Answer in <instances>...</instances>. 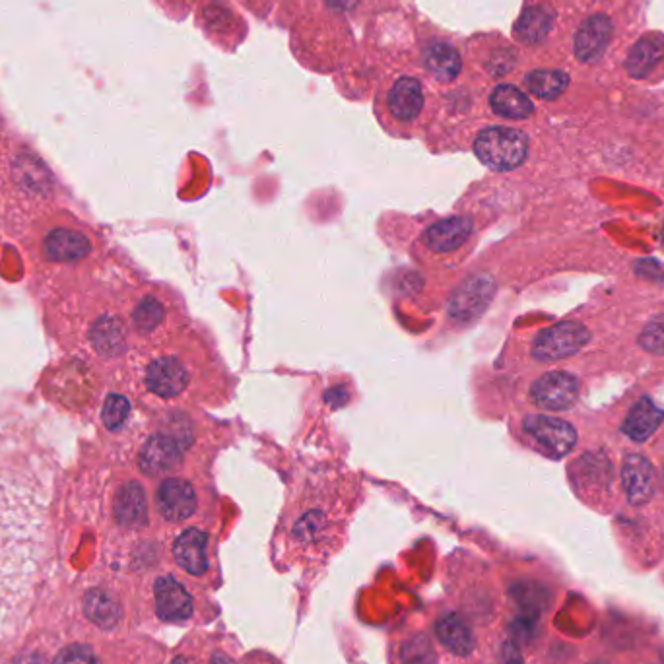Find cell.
I'll list each match as a JSON object with an SVG mask.
<instances>
[{"label": "cell", "mask_w": 664, "mask_h": 664, "mask_svg": "<svg viewBox=\"0 0 664 664\" xmlns=\"http://www.w3.org/2000/svg\"><path fill=\"white\" fill-rule=\"evenodd\" d=\"M45 501L34 484L0 468V641L24 616L43 556Z\"/></svg>", "instance_id": "obj_1"}, {"label": "cell", "mask_w": 664, "mask_h": 664, "mask_svg": "<svg viewBox=\"0 0 664 664\" xmlns=\"http://www.w3.org/2000/svg\"><path fill=\"white\" fill-rule=\"evenodd\" d=\"M474 152L486 166L509 171L527 160L529 138L517 129L490 127L476 136Z\"/></svg>", "instance_id": "obj_2"}, {"label": "cell", "mask_w": 664, "mask_h": 664, "mask_svg": "<svg viewBox=\"0 0 664 664\" xmlns=\"http://www.w3.org/2000/svg\"><path fill=\"white\" fill-rule=\"evenodd\" d=\"M589 338L591 332L577 321L558 323L536 336L532 344V356L542 362L564 360L577 354L589 342Z\"/></svg>", "instance_id": "obj_3"}, {"label": "cell", "mask_w": 664, "mask_h": 664, "mask_svg": "<svg viewBox=\"0 0 664 664\" xmlns=\"http://www.w3.org/2000/svg\"><path fill=\"white\" fill-rule=\"evenodd\" d=\"M523 428L531 435L532 441L552 459H562L577 443L575 428L560 418L534 414L525 418Z\"/></svg>", "instance_id": "obj_4"}, {"label": "cell", "mask_w": 664, "mask_h": 664, "mask_svg": "<svg viewBox=\"0 0 664 664\" xmlns=\"http://www.w3.org/2000/svg\"><path fill=\"white\" fill-rule=\"evenodd\" d=\"M531 397L544 410H565L579 397V381L567 371H550L532 385Z\"/></svg>", "instance_id": "obj_5"}, {"label": "cell", "mask_w": 664, "mask_h": 664, "mask_svg": "<svg viewBox=\"0 0 664 664\" xmlns=\"http://www.w3.org/2000/svg\"><path fill=\"white\" fill-rule=\"evenodd\" d=\"M158 509L167 521L179 523L197 511V492L183 478H167L158 490Z\"/></svg>", "instance_id": "obj_6"}, {"label": "cell", "mask_w": 664, "mask_h": 664, "mask_svg": "<svg viewBox=\"0 0 664 664\" xmlns=\"http://www.w3.org/2000/svg\"><path fill=\"white\" fill-rule=\"evenodd\" d=\"M156 608L158 616L166 622H183L193 616L195 604L189 591L173 577H162L156 581Z\"/></svg>", "instance_id": "obj_7"}, {"label": "cell", "mask_w": 664, "mask_h": 664, "mask_svg": "<svg viewBox=\"0 0 664 664\" xmlns=\"http://www.w3.org/2000/svg\"><path fill=\"white\" fill-rule=\"evenodd\" d=\"M146 385L154 395H158L162 399H171V397L181 395L187 389L189 373L179 360L160 358L148 367Z\"/></svg>", "instance_id": "obj_8"}, {"label": "cell", "mask_w": 664, "mask_h": 664, "mask_svg": "<svg viewBox=\"0 0 664 664\" xmlns=\"http://www.w3.org/2000/svg\"><path fill=\"white\" fill-rule=\"evenodd\" d=\"M610 37H612V22L606 16L595 14L587 18L575 35L577 59L583 63H595L606 51Z\"/></svg>", "instance_id": "obj_9"}, {"label": "cell", "mask_w": 664, "mask_h": 664, "mask_svg": "<svg viewBox=\"0 0 664 664\" xmlns=\"http://www.w3.org/2000/svg\"><path fill=\"white\" fill-rule=\"evenodd\" d=\"M622 484L631 505H645L655 496L653 465L641 455H630L622 466Z\"/></svg>", "instance_id": "obj_10"}, {"label": "cell", "mask_w": 664, "mask_h": 664, "mask_svg": "<svg viewBox=\"0 0 664 664\" xmlns=\"http://www.w3.org/2000/svg\"><path fill=\"white\" fill-rule=\"evenodd\" d=\"M173 556L181 569L191 575H204L208 571V534L200 529H187L173 544Z\"/></svg>", "instance_id": "obj_11"}, {"label": "cell", "mask_w": 664, "mask_h": 664, "mask_svg": "<svg viewBox=\"0 0 664 664\" xmlns=\"http://www.w3.org/2000/svg\"><path fill=\"white\" fill-rule=\"evenodd\" d=\"M179 463H181V449L177 441L169 435H154L142 447L140 468L150 476L169 472L177 468Z\"/></svg>", "instance_id": "obj_12"}, {"label": "cell", "mask_w": 664, "mask_h": 664, "mask_svg": "<svg viewBox=\"0 0 664 664\" xmlns=\"http://www.w3.org/2000/svg\"><path fill=\"white\" fill-rule=\"evenodd\" d=\"M472 228H474V224L466 216L449 218V220L433 224L432 228L424 235V241L432 251L449 253V251H455L461 245H465L466 239L472 233Z\"/></svg>", "instance_id": "obj_13"}, {"label": "cell", "mask_w": 664, "mask_h": 664, "mask_svg": "<svg viewBox=\"0 0 664 664\" xmlns=\"http://www.w3.org/2000/svg\"><path fill=\"white\" fill-rule=\"evenodd\" d=\"M90 249H92V243L84 233L65 230V228L49 233L43 243V251H45L47 259L61 261V263L82 259L90 253Z\"/></svg>", "instance_id": "obj_14"}, {"label": "cell", "mask_w": 664, "mask_h": 664, "mask_svg": "<svg viewBox=\"0 0 664 664\" xmlns=\"http://www.w3.org/2000/svg\"><path fill=\"white\" fill-rule=\"evenodd\" d=\"M663 420L664 410H661L653 400L643 397L631 408V412L622 426V432L633 441L643 443L659 430Z\"/></svg>", "instance_id": "obj_15"}, {"label": "cell", "mask_w": 664, "mask_h": 664, "mask_svg": "<svg viewBox=\"0 0 664 664\" xmlns=\"http://www.w3.org/2000/svg\"><path fill=\"white\" fill-rule=\"evenodd\" d=\"M115 517L127 529H138L146 525L148 505H146V494L140 484L129 482L119 490L115 499Z\"/></svg>", "instance_id": "obj_16"}, {"label": "cell", "mask_w": 664, "mask_h": 664, "mask_svg": "<svg viewBox=\"0 0 664 664\" xmlns=\"http://www.w3.org/2000/svg\"><path fill=\"white\" fill-rule=\"evenodd\" d=\"M664 57V37L659 34H649L641 37L628 55V72L635 78L647 76L653 68L657 67Z\"/></svg>", "instance_id": "obj_17"}, {"label": "cell", "mask_w": 664, "mask_h": 664, "mask_svg": "<svg viewBox=\"0 0 664 664\" xmlns=\"http://www.w3.org/2000/svg\"><path fill=\"white\" fill-rule=\"evenodd\" d=\"M424 105L422 86L414 78H400L389 94V107L400 121H412L418 117Z\"/></svg>", "instance_id": "obj_18"}, {"label": "cell", "mask_w": 664, "mask_h": 664, "mask_svg": "<svg viewBox=\"0 0 664 664\" xmlns=\"http://www.w3.org/2000/svg\"><path fill=\"white\" fill-rule=\"evenodd\" d=\"M437 637L457 655H468L474 649L472 631L457 614H447L437 622Z\"/></svg>", "instance_id": "obj_19"}, {"label": "cell", "mask_w": 664, "mask_h": 664, "mask_svg": "<svg viewBox=\"0 0 664 664\" xmlns=\"http://www.w3.org/2000/svg\"><path fill=\"white\" fill-rule=\"evenodd\" d=\"M490 101H492L494 111L505 119H527L534 111L531 100L519 88L509 86V84L498 86Z\"/></svg>", "instance_id": "obj_20"}, {"label": "cell", "mask_w": 664, "mask_h": 664, "mask_svg": "<svg viewBox=\"0 0 664 664\" xmlns=\"http://www.w3.org/2000/svg\"><path fill=\"white\" fill-rule=\"evenodd\" d=\"M552 24H554V16L550 10H546L542 6H532L521 14L519 22L515 24V34L525 43H540L542 39H546V35L550 34Z\"/></svg>", "instance_id": "obj_21"}, {"label": "cell", "mask_w": 664, "mask_h": 664, "mask_svg": "<svg viewBox=\"0 0 664 664\" xmlns=\"http://www.w3.org/2000/svg\"><path fill=\"white\" fill-rule=\"evenodd\" d=\"M426 67L441 82H451L461 72V57L447 43H435L426 53Z\"/></svg>", "instance_id": "obj_22"}, {"label": "cell", "mask_w": 664, "mask_h": 664, "mask_svg": "<svg viewBox=\"0 0 664 664\" xmlns=\"http://www.w3.org/2000/svg\"><path fill=\"white\" fill-rule=\"evenodd\" d=\"M527 88L540 100H556L569 86V78L562 70H534L525 78Z\"/></svg>", "instance_id": "obj_23"}, {"label": "cell", "mask_w": 664, "mask_h": 664, "mask_svg": "<svg viewBox=\"0 0 664 664\" xmlns=\"http://www.w3.org/2000/svg\"><path fill=\"white\" fill-rule=\"evenodd\" d=\"M84 610H86V616L101 628L115 626L121 616L119 604L100 589H94L86 595Z\"/></svg>", "instance_id": "obj_24"}, {"label": "cell", "mask_w": 664, "mask_h": 664, "mask_svg": "<svg viewBox=\"0 0 664 664\" xmlns=\"http://www.w3.org/2000/svg\"><path fill=\"white\" fill-rule=\"evenodd\" d=\"M92 338H94V346L98 348L100 354L113 356L125 344V329L117 319L107 317V319H101L100 323L94 327Z\"/></svg>", "instance_id": "obj_25"}, {"label": "cell", "mask_w": 664, "mask_h": 664, "mask_svg": "<svg viewBox=\"0 0 664 664\" xmlns=\"http://www.w3.org/2000/svg\"><path fill=\"white\" fill-rule=\"evenodd\" d=\"M164 305L156 298L142 299L134 309V325L142 332H152L164 319Z\"/></svg>", "instance_id": "obj_26"}, {"label": "cell", "mask_w": 664, "mask_h": 664, "mask_svg": "<svg viewBox=\"0 0 664 664\" xmlns=\"http://www.w3.org/2000/svg\"><path fill=\"white\" fill-rule=\"evenodd\" d=\"M129 412H131L129 400L125 399L123 395H109L103 404L101 420L107 430H119L125 424V420L129 418Z\"/></svg>", "instance_id": "obj_27"}, {"label": "cell", "mask_w": 664, "mask_h": 664, "mask_svg": "<svg viewBox=\"0 0 664 664\" xmlns=\"http://www.w3.org/2000/svg\"><path fill=\"white\" fill-rule=\"evenodd\" d=\"M639 344L651 354L664 356V315H659L647 323L639 336Z\"/></svg>", "instance_id": "obj_28"}, {"label": "cell", "mask_w": 664, "mask_h": 664, "mask_svg": "<svg viewBox=\"0 0 664 664\" xmlns=\"http://www.w3.org/2000/svg\"><path fill=\"white\" fill-rule=\"evenodd\" d=\"M416 657H420V663L422 664H433V651L428 641L414 639V641H408L404 645V651H402L404 663L412 664Z\"/></svg>", "instance_id": "obj_29"}, {"label": "cell", "mask_w": 664, "mask_h": 664, "mask_svg": "<svg viewBox=\"0 0 664 664\" xmlns=\"http://www.w3.org/2000/svg\"><path fill=\"white\" fill-rule=\"evenodd\" d=\"M55 664H96V657L92 649L84 645H72L59 653Z\"/></svg>", "instance_id": "obj_30"}, {"label": "cell", "mask_w": 664, "mask_h": 664, "mask_svg": "<svg viewBox=\"0 0 664 664\" xmlns=\"http://www.w3.org/2000/svg\"><path fill=\"white\" fill-rule=\"evenodd\" d=\"M329 4L334 6V8H338V10H346V8H350L354 4V0H329Z\"/></svg>", "instance_id": "obj_31"}, {"label": "cell", "mask_w": 664, "mask_h": 664, "mask_svg": "<svg viewBox=\"0 0 664 664\" xmlns=\"http://www.w3.org/2000/svg\"><path fill=\"white\" fill-rule=\"evenodd\" d=\"M210 664H233V661L230 659V657H228V655H224V653H218V655H214V657H212Z\"/></svg>", "instance_id": "obj_32"}, {"label": "cell", "mask_w": 664, "mask_h": 664, "mask_svg": "<svg viewBox=\"0 0 664 664\" xmlns=\"http://www.w3.org/2000/svg\"><path fill=\"white\" fill-rule=\"evenodd\" d=\"M173 664H195L191 659H187V657H179V659H175L173 661Z\"/></svg>", "instance_id": "obj_33"}, {"label": "cell", "mask_w": 664, "mask_h": 664, "mask_svg": "<svg viewBox=\"0 0 664 664\" xmlns=\"http://www.w3.org/2000/svg\"><path fill=\"white\" fill-rule=\"evenodd\" d=\"M659 664H664V653H663V657H661V663H659Z\"/></svg>", "instance_id": "obj_34"}, {"label": "cell", "mask_w": 664, "mask_h": 664, "mask_svg": "<svg viewBox=\"0 0 664 664\" xmlns=\"http://www.w3.org/2000/svg\"><path fill=\"white\" fill-rule=\"evenodd\" d=\"M663 243H664V230H663Z\"/></svg>", "instance_id": "obj_35"}]
</instances>
